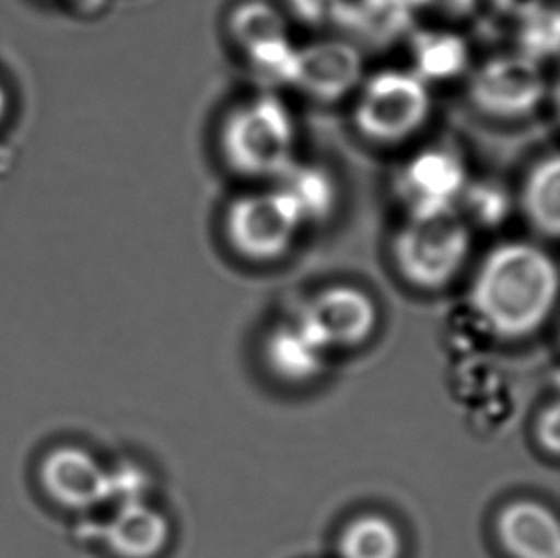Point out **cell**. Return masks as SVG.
Returning <instances> with one entry per match:
<instances>
[{
    "label": "cell",
    "mask_w": 560,
    "mask_h": 558,
    "mask_svg": "<svg viewBox=\"0 0 560 558\" xmlns=\"http://www.w3.org/2000/svg\"><path fill=\"white\" fill-rule=\"evenodd\" d=\"M455 211L470 226H500L511 211L508 191L490 182H467L455 201Z\"/></svg>",
    "instance_id": "20"
},
{
    "label": "cell",
    "mask_w": 560,
    "mask_h": 558,
    "mask_svg": "<svg viewBox=\"0 0 560 558\" xmlns=\"http://www.w3.org/2000/svg\"><path fill=\"white\" fill-rule=\"evenodd\" d=\"M171 537L167 516L140 499L127 501L107 524L109 549L119 558H155Z\"/></svg>",
    "instance_id": "12"
},
{
    "label": "cell",
    "mask_w": 560,
    "mask_h": 558,
    "mask_svg": "<svg viewBox=\"0 0 560 558\" xmlns=\"http://www.w3.org/2000/svg\"><path fill=\"white\" fill-rule=\"evenodd\" d=\"M498 537L511 558H560L559 521L534 499H518L501 509Z\"/></svg>",
    "instance_id": "11"
},
{
    "label": "cell",
    "mask_w": 560,
    "mask_h": 558,
    "mask_svg": "<svg viewBox=\"0 0 560 558\" xmlns=\"http://www.w3.org/2000/svg\"><path fill=\"white\" fill-rule=\"evenodd\" d=\"M413 4V0H347L341 18L349 15L350 25L365 37L386 40L408 27Z\"/></svg>",
    "instance_id": "18"
},
{
    "label": "cell",
    "mask_w": 560,
    "mask_h": 558,
    "mask_svg": "<svg viewBox=\"0 0 560 558\" xmlns=\"http://www.w3.org/2000/svg\"><path fill=\"white\" fill-rule=\"evenodd\" d=\"M220 151L243 178L278 181L296 161V125L289 107L272 94L245 100L228 112Z\"/></svg>",
    "instance_id": "2"
},
{
    "label": "cell",
    "mask_w": 560,
    "mask_h": 558,
    "mask_svg": "<svg viewBox=\"0 0 560 558\" xmlns=\"http://www.w3.org/2000/svg\"><path fill=\"white\" fill-rule=\"evenodd\" d=\"M469 182L462 158L447 148L419 151L401 166L396 191L408 212L454 207Z\"/></svg>",
    "instance_id": "9"
},
{
    "label": "cell",
    "mask_w": 560,
    "mask_h": 558,
    "mask_svg": "<svg viewBox=\"0 0 560 558\" xmlns=\"http://www.w3.org/2000/svg\"><path fill=\"white\" fill-rule=\"evenodd\" d=\"M278 186L293 199L304 224L326 220L335 211L339 197L335 178L324 166L296 161L278 178Z\"/></svg>",
    "instance_id": "15"
},
{
    "label": "cell",
    "mask_w": 560,
    "mask_h": 558,
    "mask_svg": "<svg viewBox=\"0 0 560 558\" xmlns=\"http://www.w3.org/2000/svg\"><path fill=\"white\" fill-rule=\"evenodd\" d=\"M436 2L447 14H467L470 8L477 4V0H436Z\"/></svg>",
    "instance_id": "23"
},
{
    "label": "cell",
    "mask_w": 560,
    "mask_h": 558,
    "mask_svg": "<svg viewBox=\"0 0 560 558\" xmlns=\"http://www.w3.org/2000/svg\"><path fill=\"white\" fill-rule=\"evenodd\" d=\"M524 217L538 234L557 240L560 232V159L557 153L532 166L521 191Z\"/></svg>",
    "instance_id": "14"
},
{
    "label": "cell",
    "mask_w": 560,
    "mask_h": 558,
    "mask_svg": "<svg viewBox=\"0 0 560 558\" xmlns=\"http://www.w3.org/2000/svg\"><path fill=\"white\" fill-rule=\"evenodd\" d=\"M432 112L429 83L416 71L385 69L358 86L352 119L358 132L377 146L408 142Z\"/></svg>",
    "instance_id": "4"
},
{
    "label": "cell",
    "mask_w": 560,
    "mask_h": 558,
    "mask_svg": "<svg viewBox=\"0 0 560 558\" xmlns=\"http://www.w3.org/2000/svg\"><path fill=\"white\" fill-rule=\"evenodd\" d=\"M8 114H10V94H8L7 86L0 83V129L4 127Z\"/></svg>",
    "instance_id": "24"
},
{
    "label": "cell",
    "mask_w": 560,
    "mask_h": 558,
    "mask_svg": "<svg viewBox=\"0 0 560 558\" xmlns=\"http://www.w3.org/2000/svg\"><path fill=\"white\" fill-rule=\"evenodd\" d=\"M536 434H538L539 444L544 445V450L557 457L560 450V409L557 402H553L539 416Z\"/></svg>",
    "instance_id": "22"
},
{
    "label": "cell",
    "mask_w": 560,
    "mask_h": 558,
    "mask_svg": "<svg viewBox=\"0 0 560 558\" xmlns=\"http://www.w3.org/2000/svg\"><path fill=\"white\" fill-rule=\"evenodd\" d=\"M546 94L536 60L524 54L493 56L478 66L469 81V98L493 119H523L538 109Z\"/></svg>",
    "instance_id": "6"
},
{
    "label": "cell",
    "mask_w": 560,
    "mask_h": 558,
    "mask_svg": "<svg viewBox=\"0 0 560 558\" xmlns=\"http://www.w3.org/2000/svg\"><path fill=\"white\" fill-rule=\"evenodd\" d=\"M291 12L308 25H326L341 20L347 0H288Z\"/></svg>",
    "instance_id": "21"
},
{
    "label": "cell",
    "mask_w": 560,
    "mask_h": 558,
    "mask_svg": "<svg viewBox=\"0 0 560 558\" xmlns=\"http://www.w3.org/2000/svg\"><path fill=\"white\" fill-rule=\"evenodd\" d=\"M559 270L532 243H501L486 255L470 287V304L500 339H524L546 324L557 304Z\"/></svg>",
    "instance_id": "1"
},
{
    "label": "cell",
    "mask_w": 560,
    "mask_h": 558,
    "mask_svg": "<svg viewBox=\"0 0 560 558\" xmlns=\"http://www.w3.org/2000/svg\"><path fill=\"white\" fill-rule=\"evenodd\" d=\"M58 2H69V0H58Z\"/></svg>",
    "instance_id": "25"
},
{
    "label": "cell",
    "mask_w": 560,
    "mask_h": 558,
    "mask_svg": "<svg viewBox=\"0 0 560 558\" xmlns=\"http://www.w3.org/2000/svg\"><path fill=\"white\" fill-rule=\"evenodd\" d=\"M296 322L327 350L354 348L372 337L377 309L372 297L354 286L322 289L304 304Z\"/></svg>",
    "instance_id": "7"
},
{
    "label": "cell",
    "mask_w": 560,
    "mask_h": 558,
    "mask_svg": "<svg viewBox=\"0 0 560 558\" xmlns=\"http://www.w3.org/2000/svg\"><path fill=\"white\" fill-rule=\"evenodd\" d=\"M304 226L296 205L280 186L235 197L224 214L232 249L258 265L285 257Z\"/></svg>",
    "instance_id": "5"
},
{
    "label": "cell",
    "mask_w": 560,
    "mask_h": 558,
    "mask_svg": "<svg viewBox=\"0 0 560 558\" xmlns=\"http://www.w3.org/2000/svg\"><path fill=\"white\" fill-rule=\"evenodd\" d=\"M326 354L327 348L299 322L278 325L266 339L268 370L288 385H304L319 377L326 368Z\"/></svg>",
    "instance_id": "13"
},
{
    "label": "cell",
    "mask_w": 560,
    "mask_h": 558,
    "mask_svg": "<svg viewBox=\"0 0 560 558\" xmlns=\"http://www.w3.org/2000/svg\"><path fill=\"white\" fill-rule=\"evenodd\" d=\"M416 73L423 81H444L467 68L469 48L462 37L446 31H427L413 38Z\"/></svg>",
    "instance_id": "17"
},
{
    "label": "cell",
    "mask_w": 560,
    "mask_h": 558,
    "mask_svg": "<svg viewBox=\"0 0 560 558\" xmlns=\"http://www.w3.org/2000/svg\"><path fill=\"white\" fill-rule=\"evenodd\" d=\"M38 478L54 503L83 511L98 505L114 491L112 476L91 453L73 445H61L40 463Z\"/></svg>",
    "instance_id": "10"
},
{
    "label": "cell",
    "mask_w": 560,
    "mask_h": 558,
    "mask_svg": "<svg viewBox=\"0 0 560 558\" xmlns=\"http://www.w3.org/2000/svg\"><path fill=\"white\" fill-rule=\"evenodd\" d=\"M470 253V228L455 207L408 212L393 240V260L409 286L439 291L450 286Z\"/></svg>",
    "instance_id": "3"
},
{
    "label": "cell",
    "mask_w": 560,
    "mask_h": 558,
    "mask_svg": "<svg viewBox=\"0 0 560 558\" xmlns=\"http://www.w3.org/2000/svg\"><path fill=\"white\" fill-rule=\"evenodd\" d=\"M401 553L400 530L383 514H360L339 537L341 558H400Z\"/></svg>",
    "instance_id": "16"
},
{
    "label": "cell",
    "mask_w": 560,
    "mask_h": 558,
    "mask_svg": "<svg viewBox=\"0 0 560 558\" xmlns=\"http://www.w3.org/2000/svg\"><path fill=\"white\" fill-rule=\"evenodd\" d=\"M362 71L364 66L357 46L347 40H316L296 46L291 86L316 102L334 104L358 91Z\"/></svg>",
    "instance_id": "8"
},
{
    "label": "cell",
    "mask_w": 560,
    "mask_h": 558,
    "mask_svg": "<svg viewBox=\"0 0 560 558\" xmlns=\"http://www.w3.org/2000/svg\"><path fill=\"white\" fill-rule=\"evenodd\" d=\"M228 30L235 43L242 46L243 53L270 40L288 37L283 14L278 8L262 0H245L240 7H235L230 14Z\"/></svg>",
    "instance_id": "19"
}]
</instances>
